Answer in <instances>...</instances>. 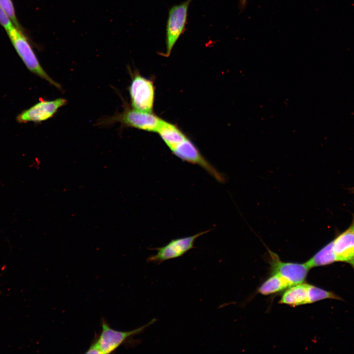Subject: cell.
Returning a JSON list of instances; mask_svg holds the SVG:
<instances>
[{"label": "cell", "mask_w": 354, "mask_h": 354, "mask_svg": "<svg viewBox=\"0 0 354 354\" xmlns=\"http://www.w3.org/2000/svg\"><path fill=\"white\" fill-rule=\"evenodd\" d=\"M0 24L5 29L6 31L9 30L12 26V22L5 15L0 7Z\"/></svg>", "instance_id": "cell-16"}, {"label": "cell", "mask_w": 354, "mask_h": 354, "mask_svg": "<svg viewBox=\"0 0 354 354\" xmlns=\"http://www.w3.org/2000/svg\"><path fill=\"white\" fill-rule=\"evenodd\" d=\"M129 88L132 108L143 112H153L155 98L153 82L138 71L133 74Z\"/></svg>", "instance_id": "cell-5"}, {"label": "cell", "mask_w": 354, "mask_h": 354, "mask_svg": "<svg viewBox=\"0 0 354 354\" xmlns=\"http://www.w3.org/2000/svg\"><path fill=\"white\" fill-rule=\"evenodd\" d=\"M157 320L153 319L148 324L130 331H119L110 327L106 320H101V330L86 352V354H108L114 352L119 346L130 342V340L137 334L153 324Z\"/></svg>", "instance_id": "cell-1"}, {"label": "cell", "mask_w": 354, "mask_h": 354, "mask_svg": "<svg viewBox=\"0 0 354 354\" xmlns=\"http://www.w3.org/2000/svg\"><path fill=\"white\" fill-rule=\"evenodd\" d=\"M271 257L272 274H278L286 279L292 286L303 283L310 268L303 264L286 263L281 261L278 256L268 250Z\"/></svg>", "instance_id": "cell-8"}, {"label": "cell", "mask_w": 354, "mask_h": 354, "mask_svg": "<svg viewBox=\"0 0 354 354\" xmlns=\"http://www.w3.org/2000/svg\"><path fill=\"white\" fill-rule=\"evenodd\" d=\"M193 0H186L169 10L166 28V52L160 55L169 57L177 41L185 31L188 10Z\"/></svg>", "instance_id": "cell-4"}, {"label": "cell", "mask_w": 354, "mask_h": 354, "mask_svg": "<svg viewBox=\"0 0 354 354\" xmlns=\"http://www.w3.org/2000/svg\"><path fill=\"white\" fill-rule=\"evenodd\" d=\"M209 231L207 230L191 236L173 239L162 247L150 248L157 251V253L149 256L147 262L160 265L166 261L181 257L195 248L194 243L199 237Z\"/></svg>", "instance_id": "cell-6"}, {"label": "cell", "mask_w": 354, "mask_h": 354, "mask_svg": "<svg viewBox=\"0 0 354 354\" xmlns=\"http://www.w3.org/2000/svg\"><path fill=\"white\" fill-rule=\"evenodd\" d=\"M63 98L52 100H42L21 112L16 117L19 123H39L52 118L58 110L66 105Z\"/></svg>", "instance_id": "cell-7"}, {"label": "cell", "mask_w": 354, "mask_h": 354, "mask_svg": "<svg viewBox=\"0 0 354 354\" xmlns=\"http://www.w3.org/2000/svg\"><path fill=\"white\" fill-rule=\"evenodd\" d=\"M308 285L303 282L289 287L284 293L279 303L293 307L307 304Z\"/></svg>", "instance_id": "cell-11"}, {"label": "cell", "mask_w": 354, "mask_h": 354, "mask_svg": "<svg viewBox=\"0 0 354 354\" xmlns=\"http://www.w3.org/2000/svg\"><path fill=\"white\" fill-rule=\"evenodd\" d=\"M332 242L337 262L348 263L354 268V212L350 226L339 234Z\"/></svg>", "instance_id": "cell-9"}, {"label": "cell", "mask_w": 354, "mask_h": 354, "mask_svg": "<svg viewBox=\"0 0 354 354\" xmlns=\"http://www.w3.org/2000/svg\"><path fill=\"white\" fill-rule=\"evenodd\" d=\"M292 285L284 278L278 274L272 276L265 281L258 289L264 295H269L285 290Z\"/></svg>", "instance_id": "cell-13"}, {"label": "cell", "mask_w": 354, "mask_h": 354, "mask_svg": "<svg viewBox=\"0 0 354 354\" xmlns=\"http://www.w3.org/2000/svg\"><path fill=\"white\" fill-rule=\"evenodd\" d=\"M337 262L333 249L332 240L311 257L306 264L310 267L327 265Z\"/></svg>", "instance_id": "cell-12"}, {"label": "cell", "mask_w": 354, "mask_h": 354, "mask_svg": "<svg viewBox=\"0 0 354 354\" xmlns=\"http://www.w3.org/2000/svg\"><path fill=\"white\" fill-rule=\"evenodd\" d=\"M0 7L13 25L21 30L11 0H0Z\"/></svg>", "instance_id": "cell-15"}, {"label": "cell", "mask_w": 354, "mask_h": 354, "mask_svg": "<svg viewBox=\"0 0 354 354\" xmlns=\"http://www.w3.org/2000/svg\"><path fill=\"white\" fill-rule=\"evenodd\" d=\"M162 119L153 112H147L128 107L121 113L103 118L99 123L109 125L118 122L122 125L148 132H156Z\"/></svg>", "instance_id": "cell-3"}, {"label": "cell", "mask_w": 354, "mask_h": 354, "mask_svg": "<svg viewBox=\"0 0 354 354\" xmlns=\"http://www.w3.org/2000/svg\"><path fill=\"white\" fill-rule=\"evenodd\" d=\"M6 32L14 48L28 69L56 88L61 89L60 84L55 81L43 69L21 30L13 25Z\"/></svg>", "instance_id": "cell-2"}, {"label": "cell", "mask_w": 354, "mask_h": 354, "mask_svg": "<svg viewBox=\"0 0 354 354\" xmlns=\"http://www.w3.org/2000/svg\"><path fill=\"white\" fill-rule=\"evenodd\" d=\"M324 299H342L341 297L333 292L324 290L312 285H308L307 304Z\"/></svg>", "instance_id": "cell-14"}, {"label": "cell", "mask_w": 354, "mask_h": 354, "mask_svg": "<svg viewBox=\"0 0 354 354\" xmlns=\"http://www.w3.org/2000/svg\"><path fill=\"white\" fill-rule=\"evenodd\" d=\"M156 132L170 150L187 137L177 126L163 119Z\"/></svg>", "instance_id": "cell-10"}]
</instances>
